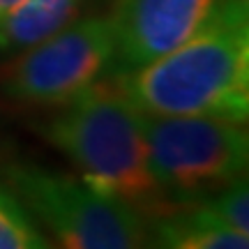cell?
I'll return each mask as SVG.
<instances>
[{"instance_id":"cell-7","label":"cell","mask_w":249,"mask_h":249,"mask_svg":"<svg viewBox=\"0 0 249 249\" xmlns=\"http://www.w3.org/2000/svg\"><path fill=\"white\" fill-rule=\"evenodd\" d=\"M148 249H249V235L224 229L185 205L152 219Z\"/></svg>"},{"instance_id":"cell-4","label":"cell","mask_w":249,"mask_h":249,"mask_svg":"<svg viewBox=\"0 0 249 249\" xmlns=\"http://www.w3.org/2000/svg\"><path fill=\"white\" fill-rule=\"evenodd\" d=\"M2 178L58 249H148V219L81 178L35 164H9Z\"/></svg>"},{"instance_id":"cell-6","label":"cell","mask_w":249,"mask_h":249,"mask_svg":"<svg viewBox=\"0 0 249 249\" xmlns=\"http://www.w3.org/2000/svg\"><path fill=\"white\" fill-rule=\"evenodd\" d=\"M226 0H116L113 74L132 71L171 53L194 37Z\"/></svg>"},{"instance_id":"cell-3","label":"cell","mask_w":249,"mask_h":249,"mask_svg":"<svg viewBox=\"0 0 249 249\" xmlns=\"http://www.w3.org/2000/svg\"><path fill=\"white\" fill-rule=\"evenodd\" d=\"M148 166L171 208H185L245 178L247 129L208 116H145Z\"/></svg>"},{"instance_id":"cell-2","label":"cell","mask_w":249,"mask_h":249,"mask_svg":"<svg viewBox=\"0 0 249 249\" xmlns=\"http://www.w3.org/2000/svg\"><path fill=\"white\" fill-rule=\"evenodd\" d=\"M44 136L95 192L116 196L145 219L173 210L148 166L141 111L111 74L60 107L46 123Z\"/></svg>"},{"instance_id":"cell-1","label":"cell","mask_w":249,"mask_h":249,"mask_svg":"<svg viewBox=\"0 0 249 249\" xmlns=\"http://www.w3.org/2000/svg\"><path fill=\"white\" fill-rule=\"evenodd\" d=\"M111 76L145 116H208L247 124L249 2L226 0L182 46Z\"/></svg>"},{"instance_id":"cell-8","label":"cell","mask_w":249,"mask_h":249,"mask_svg":"<svg viewBox=\"0 0 249 249\" xmlns=\"http://www.w3.org/2000/svg\"><path fill=\"white\" fill-rule=\"evenodd\" d=\"M83 0H23L0 18V51H26L76 18Z\"/></svg>"},{"instance_id":"cell-10","label":"cell","mask_w":249,"mask_h":249,"mask_svg":"<svg viewBox=\"0 0 249 249\" xmlns=\"http://www.w3.org/2000/svg\"><path fill=\"white\" fill-rule=\"evenodd\" d=\"M196 213L210 219V222L219 224L224 229H231L238 233H247L249 235V192H247V178H240L238 182L229 185L226 189L217 192V194L208 196L203 201L194 205Z\"/></svg>"},{"instance_id":"cell-5","label":"cell","mask_w":249,"mask_h":249,"mask_svg":"<svg viewBox=\"0 0 249 249\" xmlns=\"http://www.w3.org/2000/svg\"><path fill=\"white\" fill-rule=\"evenodd\" d=\"M113 71V33L104 17L71 21L26 49L5 76V90L35 107H65Z\"/></svg>"},{"instance_id":"cell-11","label":"cell","mask_w":249,"mask_h":249,"mask_svg":"<svg viewBox=\"0 0 249 249\" xmlns=\"http://www.w3.org/2000/svg\"><path fill=\"white\" fill-rule=\"evenodd\" d=\"M23 0H0V18H5L14 7H18Z\"/></svg>"},{"instance_id":"cell-9","label":"cell","mask_w":249,"mask_h":249,"mask_svg":"<svg viewBox=\"0 0 249 249\" xmlns=\"http://www.w3.org/2000/svg\"><path fill=\"white\" fill-rule=\"evenodd\" d=\"M0 249H53L18 196L0 187Z\"/></svg>"}]
</instances>
